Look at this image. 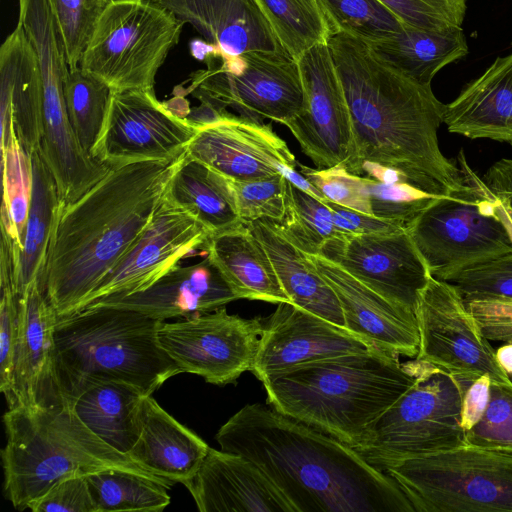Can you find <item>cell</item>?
Wrapping results in <instances>:
<instances>
[{"label":"cell","instance_id":"6da1fadb","mask_svg":"<svg viewBox=\"0 0 512 512\" xmlns=\"http://www.w3.org/2000/svg\"><path fill=\"white\" fill-rule=\"evenodd\" d=\"M328 45L351 119L353 156L347 171L361 176L362 164L372 162L399 171L432 194L479 191L471 168H458L440 150L437 131L445 104L431 85L394 67L358 38L339 33Z\"/></svg>","mask_w":512,"mask_h":512},{"label":"cell","instance_id":"7a4b0ae2","mask_svg":"<svg viewBox=\"0 0 512 512\" xmlns=\"http://www.w3.org/2000/svg\"><path fill=\"white\" fill-rule=\"evenodd\" d=\"M215 438L254 462L296 512H414L396 481L353 447L269 404H246Z\"/></svg>","mask_w":512,"mask_h":512},{"label":"cell","instance_id":"3957f363","mask_svg":"<svg viewBox=\"0 0 512 512\" xmlns=\"http://www.w3.org/2000/svg\"><path fill=\"white\" fill-rule=\"evenodd\" d=\"M113 166L80 198L57 208L42 287L58 317L75 313L150 222L187 158Z\"/></svg>","mask_w":512,"mask_h":512},{"label":"cell","instance_id":"277c9868","mask_svg":"<svg viewBox=\"0 0 512 512\" xmlns=\"http://www.w3.org/2000/svg\"><path fill=\"white\" fill-rule=\"evenodd\" d=\"M378 348L297 365L263 383L267 404L355 448L412 386L420 361Z\"/></svg>","mask_w":512,"mask_h":512},{"label":"cell","instance_id":"5b68a950","mask_svg":"<svg viewBox=\"0 0 512 512\" xmlns=\"http://www.w3.org/2000/svg\"><path fill=\"white\" fill-rule=\"evenodd\" d=\"M3 423L4 490L17 510L28 509L64 478L109 469L133 472L168 488L174 485L142 469L98 437L80 420L70 401L38 411L14 407L4 414Z\"/></svg>","mask_w":512,"mask_h":512},{"label":"cell","instance_id":"8992f818","mask_svg":"<svg viewBox=\"0 0 512 512\" xmlns=\"http://www.w3.org/2000/svg\"><path fill=\"white\" fill-rule=\"evenodd\" d=\"M162 321L140 312L99 307L58 317L55 327L57 370L69 401L85 384L114 379L152 395L181 371L159 346Z\"/></svg>","mask_w":512,"mask_h":512},{"label":"cell","instance_id":"52a82bcc","mask_svg":"<svg viewBox=\"0 0 512 512\" xmlns=\"http://www.w3.org/2000/svg\"><path fill=\"white\" fill-rule=\"evenodd\" d=\"M469 384L420 361L412 386L354 449L371 465L384 471L407 459L466 444L460 412Z\"/></svg>","mask_w":512,"mask_h":512},{"label":"cell","instance_id":"ba28073f","mask_svg":"<svg viewBox=\"0 0 512 512\" xmlns=\"http://www.w3.org/2000/svg\"><path fill=\"white\" fill-rule=\"evenodd\" d=\"M184 23L151 0H111L99 16L79 67L112 92L154 90L158 70Z\"/></svg>","mask_w":512,"mask_h":512},{"label":"cell","instance_id":"9c48e42d","mask_svg":"<svg viewBox=\"0 0 512 512\" xmlns=\"http://www.w3.org/2000/svg\"><path fill=\"white\" fill-rule=\"evenodd\" d=\"M414 512H512V454L464 444L387 467Z\"/></svg>","mask_w":512,"mask_h":512},{"label":"cell","instance_id":"30bf717a","mask_svg":"<svg viewBox=\"0 0 512 512\" xmlns=\"http://www.w3.org/2000/svg\"><path fill=\"white\" fill-rule=\"evenodd\" d=\"M207 68L190 76L188 92L200 103L231 108L258 124L285 125L300 112L304 93L298 62L289 55L251 53L227 58L213 53Z\"/></svg>","mask_w":512,"mask_h":512},{"label":"cell","instance_id":"8fae6325","mask_svg":"<svg viewBox=\"0 0 512 512\" xmlns=\"http://www.w3.org/2000/svg\"><path fill=\"white\" fill-rule=\"evenodd\" d=\"M430 274L448 281L471 265L512 251L494 199L479 179L473 195L439 199L407 229Z\"/></svg>","mask_w":512,"mask_h":512},{"label":"cell","instance_id":"7c38bea8","mask_svg":"<svg viewBox=\"0 0 512 512\" xmlns=\"http://www.w3.org/2000/svg\"><path fill=\"white\" fill-rule=\"evenodd\" d=\"M415 315L419 331L416 359L468 383L483 374L493 382H512L454 284L430 275L419 294Z\"/></svg>","mask_w":512,"mask_h":512},{"label":"cell","instance_id":"4fadbf2b","mask_svg":"<svg viewBox=\"0 0 512 512\" xmlns=\"http://www.w3.org/2000/svg\"><path fill=\"white\" fill-rule=\"evenodd\" d=\"M262 329L263 318H242L222 307L182 321H162L157 341L181 373L226 385L251 371Z\"/></svg>","mask_w":512,"mask_h":512},{"label":"cell","instance_id":"5bb4252c","mask_svg":"<svg viewBox=\"0 0 512 512\" xmlns=\"http://www.w3.org/2000/svg\"><path fill=\"white\" fill-rule=\"evenodd\" d=\"M198 126L160 102L154 90L112 92L94 158L113 167L170 159L187 150Z\"/></svg>","mask_w":512,"mask_h":512},{"label":"cell","instance_id":"9a60e30c","mask_svg":"<svg viewBox=\"0 0 512 512\" xmlns=\"http://www.w3.org/2000/svg\"><path fill=\"white\" fill-rule=\"evenodd\" d=\"M210 237V232L193 215L165 194L131 248L77 311L148 289L182 259L202 251Z\"/></svg>","mask_w":512,"mask_h":512},{"label":"cell","instance_id":"2e32d148","mask_svg":"<svg viewBox=\"0 0 512 512\" xmlns=\"http://www.w3.org/2000/svg\"><path fill=\"white\" fill-rule=\"evenodd\" d=\"M297 62L304 101L285 126L318 168L342 165L347 170L353 156L351 119L328 43L305 51Z\"/></svg>","mask_w":512,"mask_h":512},{"label":"cell","instance_id":"e0dca14e","mask_svg":"<svg viewBox=\"0 0 512 512\" xmlns=\"http://www.w3.org/2000/svg\"><path fill=\"white\" fill-rule=\"evenodd\" d=\"M187 153L228 179L249 181L281 174L320 201L326 200L297 170L294 154L270 125L239 116L200 125Z\"/></svg>","mask_w":512,"mask_h":512},{"label":"cell","instance_id":"ac0fdd59","mask_svg":"<svg viewBox=\"0 0 512 512\" xmlns=\"http://www.w3.org/2000/svg\"><path fill=\"white\" fill-rule=\"evenodd\" d=\"M319 255L414 313L431 275L407 231L338 235L323 244Z\"/></svg>","mask_w":512,"mask_h":512},{"label":"cell","instance_id":"d6986e66","mask_svg":"<svg viewBox=\"0 0 512 512\" xmlns=\"http://www.w3.org/2000/svg\"><path fill=\"white\" fill-rule=\"evenodd\" d=\"M373 348L376 347L346 328L292 303L280 302L275 311L263 319L251 372L264 382L306 362Z\"/></svg>","mask_w":512,"mask_h":512},{"label":"cell","instance_id":"ffe728a7","mask_svg":"<svg viewBox=\"0 0 512 512\" xmlns=\"http://www.w3.org/2000/svg\"><path fill=\"white\" fill-rule=\"evenodd\" d=\"M57 320L58 316L45 296L41 281L34 282L20 299L14 407L38 411L55 408L67 401L57 370Z\"/></svg>","mask_w":512,"mask_h":512},{"label":"cell","instance_id":"44dd1931","mask_svg":"<svg viewBox=\"0 0 512 512\" xmlns=\"http://www.w3.org/2000/svg\"><path fill=\"white\" fill-rule=\"evenodd\" d=\"M307 255L335 292L348 331L381 350L417 356L419 331L414 312L393 304L321 255Z\"/></svg>","mask_w":512,"mask_h":512},{"label":"cell","instance_id":"7402d4cb","mask_svg":"<svg viewBox=\"0 0 512 512\" xmlns=\"http://www.w3.org/2000/svg\"><path fill=\"white\" fill-rule=\"evenodd\" d=\"M185 487L200 512H296L254 462L221 449L209 448Z\"/></svg>","mask_w":512,"mask_h":512},{"label":"cell","instance_id":"603a6c76","mask_svg":"<svg viewBox=\"0 0 512 512\" xmlns=\"http://www.w3.org/2000/svg\"><path fill=\"white\" fill-rule=\"evenodd\" d=\"M151 1L189 23L222 57L289 55L254 0Z\"/></svg>","mask_w":512,"mask_h":512},{"label":"cell","instance_id":"cb8c5ba5","mask_svg":"<svg viewBox=\"0 0 512 512\" xmlns=\"http://www.w3.org/2000/svg\"><path fill=\"white\" fill-rule=\"evenodd\" d=\"M235 300H238L237 295L206 256L201 262L193 265L179 264L144 291L93 303L83 309H129L164 321L174 317L189 318L211 312Z\"/></svg>","mask_w":512,"mask_h":512},{"label":"cell","instance_id":"d4e9b609","mask_svg":"<svg viewBox=\"0 0 512 512\" xmlns=\"http://www.w3.org/2000/svg\"><path fill=\"white\" fill-rule=\"evenodd\" d=\"M42 83L35 50L23 28H16L0 47L1 142L16 133L31 155L39 150Z\"/></svg>","mask_w":512,"mask_h":512},{"label":"cell","instance_id":"484cf974","mask_svg":"<svg viewBox=\"0 0 512 512\" xmlns=\"http://www.w3.org/2000/svg\"><path fill=\"white\" fill-rule=\"evenodd\" d=\"M137 423V440L128 456L147 472L187 486L207 456L208 444L168 414L152 395L142 398Z\"/></svg>","mask_w":512,"mask_h":512},{"label":"cell","instance_id":"4316f807","mask_svg":"<svg viewBox=\"0 0 512 512\" xmlns=\"http://www.w3.org/2000/svg\"><path fill=\"white\" fill-rule=\"evenodd\" d=\"M443 123L467 138L512 143V53L497 57L445 104Z\"/></svg>","mask_w":512,"mask_h":512},{"label":"cell","instance_id":"83f0119b","mask_svg":"<svg viewBox=\"0 0 512 512\" xmlns=\"http://www.w3.org/2000/svg\"><path fill=\"white\" fill-rule=\"evenodd\" d=\"M246 225L264 246L290 303L345 328L335 292L308 255L286 237L278 222L259 219Z\"/></svg>","mask_w":512,"mask_h":512},{"label":"cell","instance_id":"f1b7e54d","mask_svg":"<svg viewBox=\"0 0 512 512\" xmlns=\"http://www.w3.org/2000/svg\"><path fill=\"white\" fill-rule=\"evenodd\" d=\"M202 251L238 299L290 303L264 246L246 224L211 236Z\"/></svg>","mask_w":512,"mask_h":512},{"label":"cell","instance_id":"f546056e","mask_svg":"<svg viewBox=\"0 0 512 512\" xmlns=\"http://www.w3.org/2000/svg\"><path fill=\"white\" fill-rule=\"evenodd\" d=\"M144 396L126 382L100 379L85 384L69 401L92 432L128 455L137 440V414Z\"/></svg>","mask_w":512,"mask_h":512},{"label":"cell","instance_id":"4dcf8cb0","mask_svg":"<svg viewBox=\"0 0 512 512\" xmlns=\"http://www.w3.org/2000/svg\"><path fill=\"white\" fill-rule=\"evenodd\" d=\"M368 45L385 61L427 85L442 68L468 54L463 28L437 31L404 23L400 31Z\"/></svg>","mask_w":512,"mask_h":512},{"label":"cell","instance_id":"1f68e13d","mask_svg":"<svg viewBox=\"0 0 512 512\" xmlns=\"http://www.w3.org/2000/svg\"><path fill=\"white\" fill-rule=\"evenodd\" d=\"M166 195L193 215L211 236L244 224L230 179L189 155L170 180Z\"/></svg>","mask_w":512,"mask_h":512},{"label":"cell","instance_id":"d6a6232c","mask_svg":"<svg viewBox=\"0 0 512 512\" xmlns=\"http://www.w3.org/2000/svg\"><path fill=\"white\" fill-rule=\"evenodd\" d=\"M32 191L22 246L14 255V283L21 296L44 274L60 200L55 179L38 151L31 153Z\"/></svg>","mask_w":512,"mask_h":512},{"label":"cell","instance_id":"836d02e7","mask_svg":"<svg viewBox=\"0 0 512 512\" xmlns=\"http://www.w3.org/2000/svg\"><path fill=\"white\" fill-rule=\"evenodd\" d=\"M85 477L97 512H161L170 504L167 486L133 472L109 469Z\"/></svg>","mask_w":512,"mask_h":512},{"label":"cell","instance_id":"e575fe53","mask_svg":"<svg viewBox=\"0 0 512 512\" xmlns=\"http://www.w3.org/2000/svg\"><path fill=\"white\" fill-rule=\"evenodd\" d=\"M286 52L296 61L328 43L331 33L317 0H254Z\"/></svg>","mask_w":512,"mask_h":512},{"label":"cell","instance_id":"d590c367","mask_svg":"<svg viewBox=\"0 0 512 512\" xmlns=\"http://www.w3.org/2000/svg\"><path fill=\"white\" fill-rule=\"evenodd\" d=\"M3 199L1 206V235L13 246L16 255L22 246L28 218L32 172L31 155L23 148L16 134L1 144Z\"/></svg>","mask_w":512,"mask_h":512},{"label":"cell","instance_id":"8d00e7d4","mask_svg":"<svg viewBox=\"0 0 512 512\" xmlns=\"http://www.w3.org/2000/svg\"><path fill=\"white\" fill-rule=\"evenodd\" d=\"M111 89L80 67L69 70L64 82L68 117L82 149L94 158L102 134Z\"/></svg>","mask_w":512,"mask_h":512},{"label":"cell","instance_id":"74e56055","mask_svg":"<svg viewBox=\"0 0 512 512\" xmlns=\"http://www.w3.org/2000/svg\"><path fill=\"white\" fill-rule=\"evenodd\" d=\"M279 227L298 248L309 255L319 254L330 238L342 235L333 223L325 202L286 179L285 211Z\"/></svg>","mask_w":512,"mask_h":512},{"label":"cell","instance_id":"f35d334b","mask_svg":"<svg viewBox=\"0 0 512 512\" xmlns=\"http://www.w3.org/2000/svg\"><path fill=\"white\" fill-rule=\"evenodd\" d=\"M331 36L339 33L367 44L400 31L404 22L380 0H317Z\"/></svg>","mask_w":512,"mask_h":512},{"label":"cell","instance_id":"ab89813d","mask_svg":"<svg viewBox=\"0 0 512 512\" xmlns=\"http://www.w3.org/2000/svg\"><path fill=\"white\" fill-rule=\"evenodd\" d=\"M368 191L370 214L396 223L406 230L441 196L424 191L409 182H380L363 176Z\"/></svg>","mask_w":512,"mask_h":512},{"label":"cell","instance_id":"60d3db41","mask_svg":"<svg viewBox=\"0 0 512 512\" xmlns=\"http://www.w3.org/2000/svg\"><path fill=\"white\" fill-rule=\"evenodd\" d=\"M111 0H47L55 18L69 69L79 67L94 26Z\"/></svg>","mask_w":512,"mask_h":512},{"label":"cell","instance_id":"b9f144b4","mask_svg":"<svg viewBox=\"0 0 512 512\" xmlns=\"http://www.w3.org/2000/svg\"><path fill=\"white\" fill-rule=\"evenodd\" d=\"M0 390L8 407L15 406L14 367L20 324V299L11 269H0Z\"/></svg>","mask_w":512,"mask_h":512},{"label":"cell","instance_id":"7bdbcfd3","mask_svg":"<svg viewBox=\"0 0 512 512\" xmlns=\"http://www.w3.org/2000/svg\"><path fill=\"white\" fill-rule=\"evenodd\" d=\"M466 444L512 454V382H493L487 409L465 433Z\"/></svg>","mask_w":512,"mask_h":512},{"label":"cell","instance_id":"ee69618b","mask_svg":"<svg viewBox=\"0 0 512 512\" xmlns=\"http://www.w3.org/2000/svg\"><path fill=\"white\" fill-rule=\"evenodd\" d=\"M286 179L281 174L249 181L230 179L237 211L244 224L259 219L279 222L283 218Z\"/></svg>","mask_w":512,"mask_h":512},{"label":"cell","instance_id":"f6af8a7d","mask_svg":"<svg viewBox=\"0 0 512 512\" xmlns=\"http://www.w3.org/2000/svg\"><path fill=\"white\" fill-rule=\"evenodd\" d=\"M298 169L327 201L371 215L363 176L350 173L342 165L311 168L298 163Z\"/></svg>","mask_w":512,"mask_h":512},{"label":"cell","instance_id":"bcb514c9","mask_svg":"<svg viewBox=\"0 0 512 512\" xmlns=\"http://www.w3.org/2000/svg\"><path fill=\"white\" fill-rule=\"evenodd\" d=\"M404 23L427 30L463 28L468 0H380Z\"/></svg>","mask_w":512,"mask_h":512},{"label":"cell","instance_id":"7dc6e473","mask_svg":"<svg viewBox=\"0 0 512 512\" xmlns=\"http://www.w3.org/2000/svg\"><path fill=\"white\" fill-rule=\"evenodd\" d=\"M447 282L464 297L489 295L512 298V251L464 268Z\"/></svg>","mask_w":512,"mask_h":512},{"label":"cell","instance_id":"c3c4849f","mask_svg":"<svg viewBox=\"0 0 512 512\" xmlns=\"http://www.w3.org/2000/svg\"><path fill=\"white\" fill-rule=\"evenodd\" d=\"M464 300L490 342L512 343V298L477 295L466 296Z\"/></svg>","mask_w":512,"mask_h":512},{"label":"cell","instance_id":"681fc988","mask_svg":"<svg viewBox=\"0 0 512 512\" xmlns=\"http://www.w3.org/2000/svg\"><path fill=\"white\" fill-rule=\"evenodd\" d=\"M33 512H97L85 476H70L30 503Z\"/></svg>","mask_w":512,"mask_h":512},{"label":"cell","instance_id":"f907efd6","mask_svg":"<svg viewBox=\"0 0 512 512\" xmlns=\"http://www.w3.org/2000/svg\"><path fill=\"white\" fill-rule=\"evenodd\" d=\"M332 212L333 223L344 234H387L407 231L404 227L325 200Z\"/></svg>","mask_w":512,"mask_h":512},{"label":"cell","instance_id":"816d5d0a","mask_svg":"<svg viewBox=\"0 0 512 512\" xmlns=\"http://www.w3.org/2000/svg\"><path fill=\"white\" fill-rule=\"evenodd\" d=\"M492 379L483 374L474 379L466 388L462 403L460 420L465 433L475 426L484 415L490 400Z\"/></svg>","mask_w":512,"mask_h":512},{"label":"cell","instance_id":"f5cc1de1","mask_svg":"<svg viewBox=\"0 0 512 512\" xmlns=\"http://www.w3.org/2000/svg\"><path fill=\"white\" fill-rule=\"evenodd\" d=\"M482 181L487 192L503 201L512 211V159L496 161L488 168Z\"/></svg>","mask_w":512,"mask_h":512},{"label":"cell","instance_id":"db71d44e","mask_svg":"<svg viewBox=\"0 0 512 512\" xmlns=\"http://www.w3.org/2000/svg\"><path fill=\"white\" fill-rule=\"evenodd\" d=\"M498 365L512 379V343H503L495 350Z\"/></svg>","mask_w":512,"mask_h":512},{"label":"cell","instance_id":"11a10c76","mask_svg":"<svg viewBox=\"0 0 512 512\" xmlns=\"http://www.w3.org/2000/svg\"><path fill=\"white\" fill-rule=\"evenodd\" d=\"M494 212L506 229L512 243V211L501 200L494 198Z\"/></svg>","mask_w":512,"mask_h":512}]
</instances>
